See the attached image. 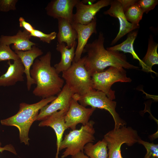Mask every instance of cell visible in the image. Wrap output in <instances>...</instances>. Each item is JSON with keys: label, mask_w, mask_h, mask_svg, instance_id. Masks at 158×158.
Returning a JSON list of instances; mask_svg holds the SVG:
<instances>
[{"label": "cell", "mask_w": 158, "mask_h": 158, "mask_svg": "<svg viewBox=\"0 0 158 158\" xmlns=\"http://www.w3.org/2000/svg\"><path fill=\"white\" fill-rule=\"evenodd\" d=\"M158 44L154 41L152 36L148 39L146 53L142 61L143 63L142 70L147 72L156 73L152 69V66L158 64V54L157 49Z\"/></svg>", "instance_id": "obj_21"}, {"label": "cell", "mask_w": 158, "mask_h": 158, "mask_svg": "<svg viewBox=\"0 0 158 158\" xmlns=\"http://www.w3.org/2000/svg\"><path fill=\"white\" fill-rule=\"evenodd\" d=\"M71 25L77 33L78 43L73 60L78 61L81 58L87 41L93 33H97V18L95 16L89 24L84 25L72 23Z\"/></svg>", "instance_id": "obj_15"}, {"label": "cell", "mask_w": 158, "mask_h": 158, "mask_svg": "<svg viewBox=\"0 0 158 158\" xmlns=\"http://www.w3.org/2000/svg\"><path fill=\"white\" fill-rule=\"evenodd\" d=\"M136 4L143 13H147L158 4V0H137Z\"/></svg>", "instance_id": "obj_28"}, {"label": "cell", "mask_w": 158, "mask_h": 158, "mask_svg": "<svg viewBox=\"0 0 158 158\" xmlns=\"http://www.w3.org/2000/svg\"><path fill=\"white\" fill-rule=\"evenodd\" d=\"M110 5V8L104 11V13L117 18L120 25L119 32L111 43V45H113L126 34L139 28V25L133 24L127 20L122 6L118 0H112Z\"/></svg>", "instance_id": "obj_12"}, {"label": "cell", "mask_w": 158, "mask_h": 158, "mask_svg": "<svg viewBox=\"0 0 158 158\" xmlns=\"http://www.w3.org/2000/svg\"><path fill=\"white\" fill-rule=\"evenodd\" d=\"M68 108L56 111L39 124L40 127L49 126L54 130L56 137L57 151L55 158H59V147L64 132L68 129L65 121V117Z\"/></svg>", "instance_id": "obj_14"}, {"label": "cell", "mask_w": 158, "mask_h": 158, "mask_svg": "<svg viewBox=\"0 0 158 158\" xmlns=\"http://www.w3.org/2000/svg\"><path fill=\"white\" fill-rule=\"evenodd\" d=\"M79 0H53L45 8L47 15L54 18H62L72 21L73 10Z\"/></svg>", "instance_id": "obj_13"}, {"label": "cell", "mask_w": 158, "mask_h": 158, "mask_svg": "<svg viewBox=\"0 0 158 158\" xmlns=\"http://www.w3.org/2000/svg\"><path fill=\"white\" fill-rule=\"evenodd\" d=\"M72 158H90L87 155L85 154L83 152L81 151L75 155L71 156Z\"/></svg>", "instance_id": "obj_32"}, {"label": "cell", "mask_w": 158, "mask_h": 158, "mask_svg": "<svg viewBox=\"0 0 158 158\" xmlns=\"http://www.w3.org/2000/svg\"><path fill=\"white\" fill-rule=\"evenodd\" d=\"M74 94L65 84L56 98L50 104H47L40 110L36 120L43 121L58 110L68 108L70 100Z\"/></svg>", "instance_id": "obj_11"}, {"label": "cell", "mask_w": 158, "mask_h": 158, "mask_svg": "<svg viewBox=\"0 0 158 158\" xmlns=\"http://www.w3.org/2000/svg\"><path fill=\"white\" fill-rule=\"evenodd\" d=\"M112 0H100L95 4H85L79 0L75 7L72 23L87 25L90 23L96 14L102 8L110 5Z\"/></svg>", "instance_id": "obj_10"}, {"label": "cell", "mask_w": 158, "mask_h": 158, "mask_svg": "<svg viewBox=\"0 0 158 158\" xmlns=\"http://www.w3.org/2000/svg\"><path fill=\"white\" fill-rule=\"evenodd\" d=\"M1 143L0 141V152H2L4 151H9L14 154H17L16 151L14 146L11 144H8L4 146V147H1Z\"/></svg>", "instance_id": "obj_31"}, {"label": "cell", "mask_w": 158, "mask_h": 158, "mask_svg": "<svg viewBox=\"0 0 158 158\" xmlns=\"http://www.w3.org/2000/svg\"><path fill=\"white\" fill-rule=\"evenodd\" d=\"M136 3L137 2L123 10L128 22L133 24L139 25V23L142 18L144 13Z\"/></svg>", "instance_id": "obj_24"}, {"label": "cell", "mask_w": 158, "mask_h": 158, "mask_svg": "<svg viewBox=\"0 0 158 158\" xmlns=\"http://www.w3.org/2000/svg\"><path fill=\"white\" fill-rule=\"evenodd\" d=\"M138 30L133 31L129 33L126 39L122 43L114 46L108 47L106 49L108 50L122 51L128 53L132 54L134 59L138 60L140 65L142 67V62L135 51L133 48V44L138 34Z\"/></svg>", "instance_id": "obj_22"}, {"label": "cell", "mask_w": 158, "mask_h": 158, "mask_svg": "<svg viewBox=\"0 0 158 158\" xmlns=\"http://www.w3.org/2000/svg\"><path fill=\"white\" fill-rule=\"evenodd\" d=\"M57 33L53 32L49 34H45L39 30L35 29L30 33L31 37L39 38L42 41L49 44L56 37Z\"/></svg>", "instance_id": "obj_27"}, {"label": "cell", "mask_w": 158, "mask_h": 158, "mask_svg": "<svg viewBox=\"0 0 158 158\" xmlns=\"http://www.w3.org/2000/svg\"><path fill=\"white\" fill-rule=\"evenodd\" d=\"M9 66L6 72L0 76V86L8 87L24 80V68L19 59L11 63L9 61Z\"/></svg>", "instance_id": "obj_17"}, {"label": "cell", "mask_w": 158, "mask_h": 158, "mask_svg": "<svg viewBox=\"0 0 158 158\" xmlns=\"http://www.w3.org/2000/svg\"><path fill=\"white\" fill-rule=\"evenodd\" d=\"M138 142L145 147L147 153L144 158H158V145L142 140L140 137Z\"/></svg>", "instance_id": "obj_25"}, {"label": "cell", "mask_w": 158, "mask_h": 158, "mask_svg": "<svg viewBox=\"0 0 158 158\" xmlns=\"http://www.w3.org/2000/svg\"><path fill=\"white\" fill-rule=\"evenodd\" d=\"M19 59L18 55L11 49L9 46L0 44V62L10 60L14 61Z\"/></svg>", "instance_id": "obj_26"}, {"label": "cell", "mask_w": 158, "mask_h": 158, "mask_svg": "<svg viewBox=\"0 0 158 158\" xmlns=\"http://www.w3.org/2000/svg\"><path fill=\"white\" fill-rule=\"evenodd\" d=\"M56 97L54 96L42 99L39 102L31 104L21 103L19 104V110L16 114L1 120L0 123L2 125L17 128L19 131L20 142L28 145L30 140L28 136L29 131L33 122L36 121L39 111Z\"/></svg>", "instance_id": "obj_3"}, {"label": "cell", "mask_w": 158, "mask_h": 158, "mask_svg": "<svg viewBox=\"0 0 158 158\" xmlns=\"http://www.w3.org/2000/svg\"><path fill=\"white\" fill-rule=\"evenodd\" d=\"M139 138L137 131L130 127L124 126L109 131L104 138L109 150L108 158H123L121 153L122 145L131 146L138 142Z\"/></svg>", "instance_id": "obj_7"}, {"label": "cell", "mask_w": 158, "mask_h": 158, "mask_svg": "<svg viewBox=\"0 0 158 158\" xmlns=\"http://www.w3.org/2000/svg\"><path fill=\"white\" fill-rule=\"evenodd\" d=\"M75 95L78 103L84 107L90 106L108 111L114 120V128H119L126 124L116 110V102L109 98L103 92L93 89L82 95Z\"/></svg>", "instance_id": "obj_8"}, {"label": "cell", "mask_w": 158, "mask_h": 158, "mask_svg": "<svg viewBox=\"0 0 158 158\" xmlns=\"http://www.w3.org/2000/svg\"><path fill=\"white\" fill-rule=\"evenodd\" d=\"M96 108H87L79 104L74 94L70 101L68 110L65 117L66 126L72 130L76 129L79 123L85 125L89 121L90 118Z\"/></svg>", "instance_id": "obj_9"}, {"label": "cell", "mask_w": 158, "mask_h": 158, "mask_svg": "<svg viewBox=\"0 0 158 158\" xmlns=\"http://www.w3.org/2000/svg\"><path fill=\"white\" fill-rule=\"evenodd\" d=\"M17 0H0V11L7 12L16 9Z\"/></svg>", "instance_id": "obj_29"}, {"label": "cell", "mask_w": 158, "mask_h": 158, "mask_svg": "<svg viewBox=\"0 0 158 158\" xmlns=\"http://www.w3.org/2000/svg\"><path fill=\"white\" fill-rule=\"evenodd\" d=\"M77 44H75L70 49L67 47L64 42L58 43L56 45V49L61 55L60 61L54 66L56 71L58 74L67 70L71 66L75 57Z\"/></svg>", "instance_id": "obj_20"}, {"label": "cell", "mask_w": 158, "mask_h": 158, "mask_svg": "<svg viewBox=\"0 0 158 158\" xmlns=\"http://www.w3.org/2000/svg\"><path fill=\"white\" fill-rule=\"evenodd\" d=\"M107 143L103 138L95 144L89 142L85 146L83 151L90 158H108Z\"/></svg>", "instance_id": "obj_23"}, {"label": "cell", "mask_w": 158, "mask_h": 158, "mask_svg": "<svg viewBox=\"0 0 158 158\" xmlns=\"http://www.w3.org/2000/svg\"><path fill=\"white\" fill-rule=\"evenodd\" d=\"M31 37L30 33L26 30H19L13 36H1L0 44L8 46L13 44L12 48L15 51H26L31 49L32 46L36 45V43L30 40Z\"/></svg>", "instance_id": "obj_16"}, {"label": "cell", "mask_w": 158, "mask_h": 158, "mask_svg": "<svg viewBox=\"0 0 158 158\" xmlns=\"http://www.w3.org/2000/svg\"><path fill=\"white\" fill-rule=\"evenodd\" d=\"M91 77L93 89L104 93L111 100L115 99V91L111 89L112 85L117 82H130L124 68L111 66L103 71L95 72Z\"/></svg>", "instance_id": "obj_6"}, {"label": "cell", "mask_w": 158, "mask_h": 158, "mask_svg": "<svg viewBox=\"0 0 158 158\" xmlns=\"http://www.w3.org/2000/svg\"><path fill=\"white\" fill-rule=\"evenodd\" d=\"M19 21L20 26L23 28L25 30L30 33L35 29L31 24L25 21L23 17H20Z\"/></svg>", "instance_id": "obj_30"}, {"label": "cell", "mask_w": 158, "mask_h": 158, "mask_svg": "<svg viewBox=\"0 0 158 158\" xmlns=\"http://www.w3.org/2000/svg\"><path fill=\"white\" fill-rule=\"evenodd\" d=\"M58 21V32L57 34L58 44L66 43L67 47L70 49L76 44L77 33L71 24L66 19L59 18Z\"/></svg>", "instance_id": "obj_19"}, {"label": "cell", "mask_w": 158, "mask_h": 158, "mask_svg": "<svg viewBox=\"0 0 158 158\" xmlns=\"http://www.w3.org/2000/svg\"><path fill=\"white\" fill-rule=\"evenodd\" d=\"M21 60L24 68V73L26 75V85L27 89L29 91L32 85L36 84L35 81L31 77L30 70L35 60L38 57L42 55V50L35 45L32 46L31 49L25 51H14Z\"/></svg>", "instance_id": "obj_18"}, {"label": "cell", "mask_w": 158, "mask_h": 158, "mask_svg": "<svg viewBox=\"0 0 158 158\" xmlns=\"http://www.w3.org/2000/svg\"><path fill=\"white\" fill-rule=\"evenodd\" d=\"M51 53L49 51L35 59L30 70V75L37 85L33 91L35 96L42 99L58 95L63 86L64 81L51 66Z\"/></svg>", "instance_id": "obj_2"}, {"label": "cell", "mask_w": 158, "mask_h": 158, "mask_svg": "<svg viewBox=\"0 0 158 158\" xmlns=\"http://www.w3.org/2000/svg\"><path fill=\"white\" fill-rule=\"evenodd\" d=\"M105 38L100 32L97 38L92 42L87 43L83 53H86L85 67L91 75L93 73L103 71L111 66L130 69L139 67L130 63L126 55L117 51L108 50L104 47Z\"/></svg>", "instance_id": "obj_1"}, {"label": "cell", "mask_w": 158, "mask_h": 158, "mask_svg": "<svg viewBox=\"0 0 158 158\" xmlns=\"http://www.w3.org/2000/svg\"><path fill=\"white\" fill-rule=\"evenodd\" d=\"M95 0H84L81 1L82 3H83L84 4H86V3H88V2L91 3V4H93Z\"/></svg>", "instance_id": "obj_33"}, {"label": "cell", "mask_w": 158, "mask_h": 158, "mask_svg": "<svg viewBox=\"0 0 158 158\" xmlns=\"http://www.w3.org/2000/svg\"><path fill=\"white\" fill-rule=\"evenodd\" d=\"M85 56L78 61H73L67 70L62 72V77L66 84L74 93L83 95L93 90L91 75L84 64Z\"/></svg>", "instance_id": "obj_5"}, {"label": "cell", "mask_w": 158, "mask_h": 158, "mask_svg": "<svg viewBox=\"0 0 158 158\" xmlns=\"http://www.w3.org/2000/svg\"><path fill=\"white\" fill-rule=\"evenodd\" d=\"M95 123L93 121H90L85 125H82L79 129L72 130L65 135L59 147V151L65 149L61 156V158L83 152L86 144L94 142L95 140Z\"/></svg>", "instance_id": "obj_4"}]
</instances>
